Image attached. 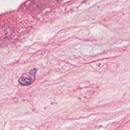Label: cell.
<instances>
[{"label": "cell", "instance_id": "6da1fadb", "mask_svg": "<svg viewBox=\"0 0 130 130\" xmlns=\"http://www.w3.org/2000/svg\"><path fill=\"white\" fill-rule=\"evenodd\" d=\"M36 72V70L34 69L30 71L29 78H26L25 77H20L18 79L19 83L24 86L29 85L33 83V82L35 79V74Z\"/></svg>", "mask_w": 130, "mask_h": 130}, {"label": "cell", "instance_id": "7a4b0ae2", "mask_svg": "<svg viewBox=\"0 0 130 130\" xmlns=\"http://www.w3.org/2000/svg\"><path fill=\"white\" fill-rule=\"evenodd\" d=\"M57 1H62V0H57Z\"/></svg>", "mask_w": 130, "mask_h": 130}]
</instances>
